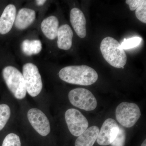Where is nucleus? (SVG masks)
<instances>
[{
	"mask_svg": "<svg viewBox=\"0 0 146 146\" xmlns=\"http://www.w3.org/2000/svg\"><path fill=\"white\" fill-rule=\"evenodd\" d=\"M71 104L86 111H92L97 106L96 99L88 89L78 88L72 89L68 94Z\"/></svg>",
	"mask_w": 146,
	"mask_h": 146,
	"instance_id": "423d86ee",
	"label": "nucleus"
},
{
	"mask_svg": "<svg viewBox=\"0 0 146 146\" xmlns=\"http://www.w3.org/2000/svg\"><path fill=\"white\" fill-rule=\"evenodd\" d=\"M30 41L29 39H25L22 42L21 49L24 54L28 56L32 55L30 48Z\"/></svg>",
	"mask_w": 146,
	"mask_h": 146,
	"instance_id": "4be33fe9",
	"label": "nucleus"
},
{
	"mask_svg": "<svg viewBox=\"0 0 146 146\" xmlns=\"http://www.w3.org/2000/svg\"><path fill=\"white\" fill-rule=\"evenodd\" d=\"M142 41V38L138 36H134L127 39L124 38L121 45L123 50L130 49L138 46Z\"/></svg>",
	"mask_w": 146,
	"mask_h": 146,
	"instance_id": "a211bd4d",
	"label": "nucleus"
},
{
	"mask_svg": "<svg viewBox=\"0 0 146 146\" xmlns=\"http://www.w3.org/2000/svg\"><path fill=\"white\" fill-rule=\"evenodd\" d=\"M100 48L105 60L112 67L122 68L126 65L127 58L125 52L113 37L108 36L103 39Z\"/></svg>",
	"mask_w": 146,
	"mask_h": 146,
	"instance_id": "f03ea898",
	"label": "nucleus"
},
{
	"mask_svg": "<svg viewBox=\"0 0 146 146\" xmlns=\"http://www.w3.org/2000/svg\"><path fill=\"white\" fill-rule=\"evenodd\" d=\"M58 75L65 82L82 86L92 85L98 78L96 70L85 65L65 67L60 70Z\"/></svg>",
	"mask_w": 146,
	"mask_h": 146,
	"instance_id": "f257e3e1",
	"label": "nucleus"
},
{
	"mask_svg": "<svg viewBox=\"0 0 146 146\" xmlns=\"http://www.w3.org/2000/svg\"><path fill=\"white\" fill-rule=\"evenodd\" d=\"M99 131V128L96 126L88 128L76 139L75 146H93Z\"/></svg>",
	"mask_w": 146,
	"mask_h": 146,
	"instance_id": "2eb2a0df",
	"label": "nucleus"
},
{
	"mask_svg": "<svg viewBox=\"0 0 146 146\" xmlns=\"http://www.w3.org/2000/svg\"><path fill=\"white\" fill-rule=\"evenodd\" d=\"M136 16L138 20L144 23H146V1L144 0L143 3L136 9Z\"/></svg>",
	"mask_w": 146,
	"mask_h": 146,
	"instance_id": "aec40b11",
	"label": "nucleus"
},
{
	"mask_svg": "<svg viewBox=\"0 0 146 146\" xmlns=\"http://www.w3.org/2000/svg\"><path fill=\"white\" fill-rule=\"evenodd\" d=\"M141 146H146V140H145L144 142H143V143L141 145Z\"/></svg>",
	"mask_w": 146,
	"mask_h": 146,
	"instance_id": "393cba45",
	"label": "nucleus"
},
{
	"mask_svg": "<svg viewBox=\"0 0 146 146\" xmlns=\"http://www.w3.org/2000/svg\"><path fill=\"white\" fill-rule=\"evenodd\" d=\"M30 48L32 55L39 54L42 50V44L41 41L37 39L31 40Z\"/></svg>",
	"mask_w": 146,
	"mask_h": 146,
	"instance_id": "412c9836",
	"label": "nucleus"
},
{
	"mask_svg": "<svg viewBox=\"0 0 146 146\" xmlns=\"http://www.w3.org/2000/svg\"><path fill=\"white\" fill-rule=\"evenodd\" d=\"M4 80L9 91L18 100H23L27 95L26 88L23 74L15 67L8 66L3 69Z\"/></svg>",
	"mask_w": 146,
	"mask_h": 146,
	"instance_id": "7ed1b4c3",
	"label": "nucleus"
},
{
	"mask_svg": "<svg viewBox=\"0 0 146 146\" xmlns=\"http://www.w3.org/2000/svg\"><path fill=\"white\" fill-rule=\"evenodd\" d=\"M46 1L45 0H37L36 1V5L38 6H42L44 4Z\"/></svg>",
	"mask_w": 146,
	"mask_h": 146,
	"instance_id": "b1692460",
	"label": "nucleus"
},
{
	"mask_svg": "<svg viewBox=\"0 0 146 146\" xmlns=\"http://www.w3.org/2000/svg\"><path fill=\"white\" fill-rule=\"evenodd\" d=\"M1 146H21L20 137L15 133H8L4 138Z\"/></svg>",
	"mask_w": 146,
	"mask_h": 146,
	"instance_id": "f3484780",
	"label": "nucleus"
},
{
	"mask_svg": "<svg viewBox=\"0 0 146 146\" xmlns=\"http://www.w3.org/2000/svg\"><path fill=\"white\" fill-rule=\"evenodd\" d=\"M126 139V133L125 129L119 127V131L115 140L110 144L112 146H124Z\"/></svg>",
	"mask_w": 146,
	"mask_h": 146,
	"instance_id": "6ab92c4d",
	"label": "nucleus"
},
{
	"mask_svg": "<svg viewBox=\"0 0 146 146\" xmlns=\"http://www.w3.org/2000/svg\"><path fill=\"white\" fill-rule=\"evenodd\" d=\"M119 126L116 121L109 118L105 121L98 135L97 141L101 146L110 145L117 135Z\"/></svg>",
	"mask_w": 146,
	"mask_h": 146,
	"instance_id": "1a4fd4ad",
	"label": "nucleus"
},
{
	"mask_svg": "<svg viewBox=\"0 0 146 146\" xmlns=\"http://www.w3.org/2000/svg\"><path fill=\"white\" fill-rule=\"evenodd\" d=\"M28 120L32 127L38 134L46 136L50 132V125L46 115L38 108H31L27 114Z\"/></svg>",
	"mask_w": 146,
	"mask_h": 146,
	"instance_id": "6e6552de",
	"label": "nucleus"
},
{
	"mask_svg": "<svg viewBox=\"0 0 146 146\" xmlns=\"http://www.w3.org/2000/svg\"><path fill=\"white\" fill-rule=\"evenodd\" d=\"M59 21L56 16H50L45 18L41 25L42 32L48 39L53 40L57 37Z\"/></svg>",
	"mask_w": 146,
	"mask_h": 146,
	"instance_id": "4468645a",
	"label": "nucleus"
},
{
	"mask_svg": "<svg viewBox=\"0 0 146 146\" xmlns=\"http://www.w3.org/2000/svg\"><path fill=\"white\" fill-rule=\"evenodd\" d=\"M36 18V13L33 9L24 8L21 9L16 15L15 26L19 30L27 28L34 22Z\"/></svg>",
	"mask_w": 146,
	"mask_h": 146,
	"instance_id": "f8f14e48",
	"label": "nucleus"
},
{
	"mask_svg": "<svg viewBox=\"0 0 146 146\" xmlns=\"http://www.w3.org/2000/svg\"><path fill=\"white\" fill-rule=\"evenodd\" d=\"M116 118L121 125L127 128L136 124L141 116V111L138 105L133 103L123 102L117 107Z\"/></svg>",
	"mask_w": 146,
	"mask_h": 146,
	"instance_id": "39448f33",
	"label": "nucleus"
},
{
	"mask_svg": "<svg viewBox=\"0 0 146 146\" xmlns=\"http://www.w3.org/2000/svg\"><path fill=\"white\" fill-rule=\"evenodd\" d=\"M65 117L68 129L73 136H80L89 126L86 118L75 108L68 109L65 112Z\"/></svg>",
	"mask_w": 146,
	"mask_h": 146,
	"instance_id": "0eeeda50",
	"label": "nucleus"
},
{
	"mask_svg": "<svg viewBox=\"0 0 146 146\" xmlns=\"http://www.w3.org/2000/svg\"><path fill=\"white\" fill-rule=\"evenodd\" d=\"M16 9L13 4L7 6L0 17V33L5 35L10 31L16 19Z\"/></svg>",
	"mask_w": 146,
	"mask_h": 146,
	"instance_id": "9b49d317",
	"label": "nucleus"
},
{
	"mask_svg": "<svg viewBox=\"0 0 146 146\" xmlns=\"http://www.w3.org/2000/svg\"><path fill=\"white\" fill-rule=\"evenodd\" d=\"M144 1V0H126L125 3L129 6L130 10L133 11L141 5Z\"/></svg>",
	"mask_w": 146,
	"mask_h": 146,
	"instance_id": "5701e85b",
	"label": "nucleus"
},
{
	"mask_svg": "<svg viewBox=\"0 0 146 146\" xmlns=\"http://www.w3.org/2000/svg\"><path fill=\"white\" fill-rule=\"evenodd\" d=\"M23 75L28 94L33 98L38 96L42 91L43 83L37 67L32 63L25 64Z\"/></svg>",
	"mask_w": 146,
	"mask_h": 146,
	"instance_id": "20e7f679",
	"label": "nucleus"
},
{
	"mask_svg": "<svg viewBox=\"0 0 146 146\" xmlns=\"http://www.w3.org/2000/svg\"><path fill=\"white\" fill-rule=\"evenodd\" d=\"M11 110L6 104L0 103V131L4 129L10 119Z\"/></svg>",
	"mask_w": 146,
	"mask_h": 146,
	"instance_id": "dca6fc26",
	"label": "nucleus"
},
{
	"mask_svg": "<svg viewBox=\"0 0 146 146\" xmlns=\"http://www.w3.org/2000/svg\"><path fill=\"white\" fill-rule=\"evenodd\" d=\"M70 21L78 36L84 38L86 35V20L83 12L78 8L72 9L70 13Z\"/></svg>",
	"mask_w": 146,
	"mask_h": 146,
	"instance_id": "9d476101",
	"label": "nucleus"
},
{
	"mask_svg": "<svg viewBox=\"0 0 146 146\" xmlns=\"http://www.w3.org/2000/svg\"><path fill=\"white\" fill-rule=\"evenodd\" d=\"M57 46L60 49H70L72 44L73 32L70 27L65 24L58 28L57 35Z\"/></svg>",
	"mask_w": 146,
	"mask_h": 146,
	"instance_id": "ddd939ff",
	"label": "nucleus"
}]
</instances>
